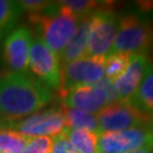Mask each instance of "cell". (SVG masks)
I'll list each match as a JSON object with an SVG mask.
<instances>
[{
  "mask_svg": "<svg viewBox=\"0 0 153 153\" xmlns=\"http://www.w3.org/2000/svg\"><path fill=\"white\" fill-rule=\"evenodd\" d=\"M64 134L77 153H99V134L83 129L65 128Z\"/></svg>",
  "mask_w": 153,
  "mask_h": 153,
  "instance_id": "obj_15",
  "label": "cell"
},
{
  "mask_svg": "<svg viewBox=\"0 0 153 153\" xmlns=\"http://www.w3.org/2000/svg\"><path fill=\"white\" fill-rule=\"evenodd\" d=\"M92 15L84 17L79 21L75 34L73 35L69 43L66 45V48L58 58L60 66H64L77 59H81L83 57H86Z\"/></svg>",
  "mask_w": 153,
  "mask_h": 153,
  "instance_id": "obj_13",
  "label": "cell"
},
{
  "mask_svg": "<svg viewBox=\"0 0 153 153\" xmlns=\"http://www.w3.org/2000/svg\"><path fill=\"white\" fill-rule=\"evenodd\" d=\"M18 2L22 7V10L27 14L30 22L35 19L50 4V1L44 0H22Z\"/></svg>",
  "mask_w": 153,
  "mask_h": 153,
  "instance_id": "obj_22",
  "label": "cell"
},
{
  "mask_svg": "<svg viewBox=\"0 0 153 153\" xmlns=\"http://www.w3.org/2000/svg\"><path fill=\"white\" fill-rule=\"evenodd\" d=\"M129 101L153 116V62L148 66L142 81Z\"/></svg>",
  "mask_w": 153,
  "mask_h": 153,
  "instance_id": "obj_14",
  "label": "cell"
},
{
  "mask_svg": "<svg viewBox=\"0 0 153 153\" xmlns=\"http://www.w3.org/2000/svg\"><path fill=\"white\" fill-rule=\"evenodd\" d=\"M0 127L10 128L28 137H55L66 128V116L64 107H52L43 111H38L24 119L5 120Z\"/></svg>",
  "mask_w": 153,
  "mask_h": 153,
  "instance_id": "obj_6",
  "label": "cell"
},
{
  "mask_svg": "<svg viewBox=\"0 0 153 153\" xmlns=\"http://www.w3.org/2000/svg\"><path fill=\"white\" fill-rule=\"evenodd\" d=\"M153 148V128H133L99 134V153H128Z\"/></svg>",
  "mask_w": 153,
  "mask_h": 153,
  "instance_id": "obj_9",
  "label": "cell"
},
{
  "mask_svg": "<svg viewBox=\"0 0 153 153\" xmlns=\"http://www.w3.org/2000/svg\"><path fill=\"white\" fill-rule=\"evenodd\" d=\"M51 153H77L75 149L71 146L68 138L64 133L59 134L58 136L53 137V146Z\"/></svg>",
  "mask_w": 153,
  "mask_h": 153,
  "instance_id": "obj_23",
  "label": "cell"
},
{
  "mask_svg": "<svg viewBox=\"0 0 153 153\" xmlns=\"http://www.w3.org/2000/svg\"><path fill=\"white\" fill-rule=\"evenodd\" d=\"M30 23L35 28L38 38L59 58L76 32L79 19L59 1H50L49 6Z\"/></svg>",
  "mask_w": 153,
  "mask_h": 153,
  "instance_id": "obj_2",
  "label": "cell"
},
{
  "mask_svg": "<svg viewBox=\"0 0 153 153\" xmlns=\"http://www.w3.org/2000/svg\"><path fill=\"white\" fill-rule=\"evenodd\" d=\"M53 99L51 90L26 74H0V116L6 120L21 119L43 109Z\"/></svg>",
  "mask_w": 153,
  "mask_h": 153,
  "instance_id": "obj_1",
  "label": "cell"
},
{
  "mask_svg": "<svg viewBox=\"0 0 153 153\" xmlns=\"http://www.w3.org/2000/svg\"><path fill=\"white\" fill-rule=\"evenodd\" d=\"M97 117L99 123L98 134L153 127V116L137 108L129 100L108 104Z\"/></svg>",
  "mask_w": 153,
  "mask_h": 153,
  "instance_id": "obj_4",
  "label": "cell"
},
{
  "mask_svg": "<svg viewBox=\"0 0 153 153\" xmlns=\"http://www.w3.org/2000/svg\"><path fill=\"white\" fill-rule=\"evenodd\" d=\"M152 128H153V127H152Z\"/></svg>",
  "mask_w": 153,
  "mask_h": 153,
  "instance_id": "obj_25",
  "label": "cell"
},
{
  "mask_svg": "<svg viewBox=\"0 0 153 153\" xmlns=\"http://www.w3.org/2000/svg\"><path fill=\"white\" fill-rule=\"evenodd\" d=\"M153 47V24L140 10L119 15L115 42L109 53H146Z\"/></svg>",
  "mask_w": 153,
  "mask_h": 153,
  "instance_id": "obj_3",
  "label": "cell"
},
{
  "mask_svg": "<svg viewBox=\"0 0 153 153\" xmlns=\"http://www.w3.org/2000/svg\"><path fill=\"white\" fill-rule=\"evenodd\" d=\"M119 15L110 2H105L100 9L93 13L88 34V57L105 58L115 42L118 30Z\"/></svg>",
  "mask_w": 153,
  "mask_h": 153,
  "instance_id": "obj_5",
  "label": "cell"
},
{
  "mask_svg": "<svg viewBox=\"0 0 153 153\" xmlns=\"http://www.w3.org/2000/svg\"><path fill=\"white\" fill-rule=\"evenodd\" d=\"M128 153H153V148H149V146H145V148H141L137 149V150H134L131 152Z\"/></svg>",
  "mask_w": 153,
  "mask_h": 153,
  "instance_id": "obj_24",
  "label": "cell"
},
{
  "mask_svg": "<svg viewBox=\"0 0 153 153\" xmlns=\"http://www.w3.org/2000/svg\"><path fill=\"white\" fill-rule=\"evenodd\" d=\"M62 105V104H61ZM64 107V105H62ZM66 128L71 129H83V131L99 133V123L97 115L88 114L75 108H65Z\"/></svg>",
  "mask_w": 153,
  "mask_h": 153,
  "instance_id": "obj_16",
  "label": "cell"
},
{
  "mask_svg": "<svg viewBox=\"0 0 153 153\" xmlns=\"http://www.w3.org/2000/svg\"><path fill=\"white\" fill-rule=\"evenodd\" d=\"M59 4L66 7L73 15H75L81 21L82 18L90 16L100 9L105 2L94 0H62L59 1Z\"/></svg>",
  "mask_w": 153,
  "mask_h": 153,
  "instance_id": "obj_20",
  "label": "cell"
},
{
  "mask_svg": "<svg viewBox=\"0 0 153 153\" xmlns=\"http://www.w3.org/2000/svg\"><path fill=\"white\" fill-rule=\"evenodd\" d=\"M28 67L36 79L49 90L58 91L61 83V66L58 57L38 36L30 47Z\"/></svg>",
  "mask_w": 153,
  "mask_h": 153,
  "instance_id": "obj_8",
  "label": "cell"
},
{
  "mask_svg": "<svg viewBox=\"0 0 153 153\" xmlns=\"http://www.w3.org/2000/svg\"><path fill=\"white\" fill-rule=\"evenodd\" d=\"M149 66L146 53H131L125 73L112 83V88L120 101H128L134 95Z\"/></svg>",
  "mask_w": 153,
  "mask_h": 153,
  "instance_id": "obj_12",
  "label": "cell"
},
{
  "mask_svg": "<svg viewBox=\"0 0 153 153\" xmlns=\"http://www.w3.org/2000/svg\"><path fill=\"white\" fill-rule=\"evenodd\" d=\"M53 146V137H30L27 145L23 153H51Z\"/></svg>",
  "mask_w": 153,
  "mask_h": 153,
  "instance_id": "obj_21",
  "label": "cell"
},
{
  "mask_svg": "<svg viewBox=\"0 0 153 153\" xmlns=\"http://www.w3.org/2000/svg\"><path fill=\"white\" fill-rule=\"evenodd\" d=\"M61 99L65 108H75L93 115L99 114L104 107L111 104L108 93L94 85L77 86L68 91Z\"/></svg>",
  "mask_w": 153,
  "mask_h": 153,
  "instance_id": "obj_11",
  "label": "cell"
},
{
  "mask_svg": "<svg viewBox=\"0 0 153 153\" xmlns=\"http://www.w3.org/2000/svg\"><path fill=\"white\" fill-rule=\"evenodd\" d=\"M104 77V58L83 57L61 66V83L58 90L62 98L77 86L94 85Z\"/></svg>",
  "mask_w": 153,
  "mask_h": 153,
  "instance_id": "obj_7",
  "label": "cell"
},
{
  "mask_svg": "<svg viewBox=\"0 0 153 153\" xmlns=\"http://www.w3.org/2000/svg\"><path fill=\"white\" fill-rule=\"evenodd\" d=\"M30 137L18 131L0 127V153H23Z\"/></svg>",
  "mask_w": 153,
  "mask_h": 153,
  "instance_id": "obj_17",
  "label": "cell"
},
{
  "mask_svg": "<svg viewBox=\"0 0 153 153\" xmlns=\"http://www.w3.org/2000/svg\"><path fill=\"white\" fill-rule=\"evenodd\" d=\"M31 42V32L24 26L15 28L7 35L2 47V58L10 71L26 74Z\"/></svg>",
  "mask_w": 153,
  "mask_h": 153,
  "instance_id": "obj_10",
  "label": "cell"
},
{
  "mask_svg": "<svg viewBox=\"0 0 153 153\" xmlns=\"http://www.w3.org/2000/svg\"><path fill=\"white\" fill-rule=\"evenodd\" d=\"M131 53H109L104 58V77L114 83L125 73Z\"/></svg>",
  "mask_w": 153,
  "mask_h": 153,
  "instance_id": "obj_19",
  "label": "cell"
},
{
  "mask_svg": "<svg viewBox=\"0 0 153 153\" xmlns=\"http://www.w3.org/2000/svg\"><path fill=\"white\" fill-rule=\"evenodd\" d=\"M22 13L18 1L0 0V40L15 26Z\"/></svg>",
  "mask_w": 153,
  "mask_h": 153,
  "instance_id": "obj_18",
  "label": "cell"
}]
</instances>
